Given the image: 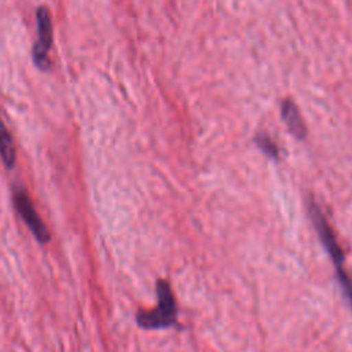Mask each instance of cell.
<instances>
[{
  "label": "cell",
  "mask_w": 352,
  "mask_h": 352,
  "mask_svg": "<svg viewBox=\"0 0 352 352\" xmlns=\"http://www.w3.org/2000/svg\"><path fill=\"white\" fill-rule=\"evenodd\" d=\"M0 155L4 165L8 169H12L16 162V153H15L12 138L8 129L6 128L4 122L1 121V118H0Z\"/></svg>",
  "instance_id": "6"
},
{
  "label": "cell",
  "mask_w": 352,
  "mask_h": 352,
  "mask_svg": "<svg viewBox=\"0 0 352 352\" xmlns=\"http://www.w3.org/2000/svg\"><path fill=\"white\" fill-rule=\"evenodd\" d=\"M14 202L18 213L34 235V238L40 243H47L51 239V234L45 226V223L41 220L38 213L36 212L29 194L25 190H18L14 195Z\"/></svg>",
  "instance_id": "4"
},
{
  "label": "cell",
  "mask_w": 352,
  "mask_h": 352,
  "mask_svg": "<svg viewBox=\"0 0 352 352\" xmlns=\"http://www.w3.org/2000/svg\"><path fill=\"white\" fill-rule=\"evenodd\" d=\"M282 116L283 120L289 128V131L298 139L305 138L307 135V129L304 125V121L297 110V107L293 104V102L290 100H285L282 104Z\"/></svg>",
  "instance_id": "5"
},
{
  "label": "cell",
  "mask_w": 352,
  "mask_h": 352,
  "mask_svg": "<svg viewBox=\"0 0 352 352\" xmlns=\"http://www.w3.org/2000/svg\"><path fill=\"white\" fill-rule=\"evenodd\" d=\"M309 213H311V219L312 223L318 231V235L322 241V245L324 246V249L327 250L329 256L331 257L333 263H334V268H336V275L337 279L341 285L342 293L346 297L349 305L352 307V279L349 276V274L346 272V270L344 268V254L342 250L340 248V245L337 243V239L334 236L333 230L330 228L327 220L324 219L323 213L320 212V209L315 205V202H311L309 205Z\"/></svg>",
  "instance_id": "1"
},
{
  "label": "cell",
  "mask_w": 352,
  "mask_h": 352,
  "mask_svg": "<svg viewBox=\"0 0 352 352\" xmlns=\"http://www.w3.org/2000/svg\"><path fill=\"white\" fill-rule=\"evenodd\" d=\"M36 19L38 40L33 47V59L38 69L48 70L51 65L48 52L52 45V22L48 10L45 7H38L36 11Z\"/></svg>",
  "instance_id": "3"
},
{
  "label": "cell",
  "mask_w": 352,
  "mask_h": 352,
  "mask_svg": "<svg viewBox=\"0 0 352 352\" xmlns=\"http://www.w3.org/2000/svg\"><path fill=\"white\" fill-rule=\"evenodd\" d=\"M158 304L151 311H140L136 322L143 329H164L176 322V304L172 289L165 279L157 280Z\"/></svg>",
  "instance_id": "2"
},
{
  "label": "cell",
  "mask_w": 352,
  "mask_h": 352,
  "mask_svg": "<svg viewBox=\"0 0 352 352\" xmlns=\"http://www.w3.org/2000/svg\"><path fill=\"white\" fill-rule=\"evenodd\" d=\"M257 144L263 148V151H265L268 155L275 157L276 155V146L267 138V136H260L257 138Z\"/></svg>",
  "instance_id": "7"
}]
</instances>
